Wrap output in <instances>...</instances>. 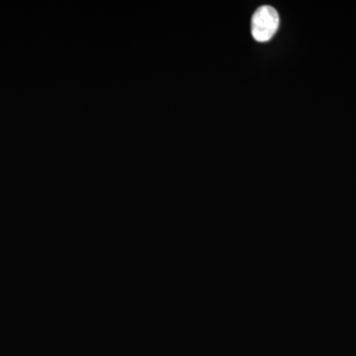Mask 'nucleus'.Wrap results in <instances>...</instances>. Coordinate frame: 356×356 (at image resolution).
Returning <instances> with one entry per match:
<instances>
[{"label":"nucleus","mask_w":356,"mask_h":356,"mask_svg":"<svg viewBox=\"0 0 356 356\" xmlns=\"http://www.w3.org/2000/svg\"><path fill=\"white\" fill-rule=\"evenodd\" d=\"M280 27V15L273 6L259 7L252 18V34L255 41H269Z\"/></svg>","instance_id":"nucleus-1"}]
</instances>
